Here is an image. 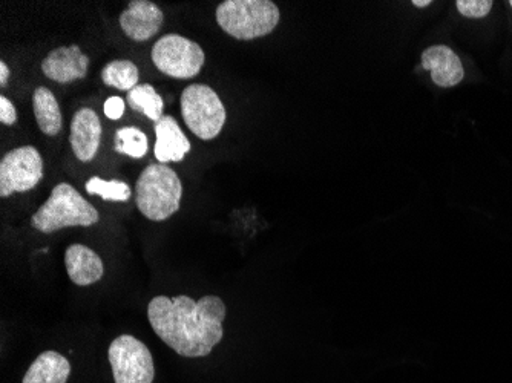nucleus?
<instances>
[{
    "mask_svg": "<svg viewBox=\"0 0 512 383\" xmlns=\"http://www.w3.org/2000/svg\"><path fill=\"white\" fill-rule=\"evenodd\" d=\"M43 178V158L34 146H20L0 161V197L34 189Z\"/></svg>",
    "mask_w": 512,
    "mask_h": 383,
    "instance_id": "8",
    "label": "nucleus"
},
{
    "mask_svg": "<svg viewBox=\"0 0 512 383\" xmlns=\"http://www.w3.org/2000/svg\"><path fill=\"white\" fill-rule=\"evenodd\" d=\"M138 79L140 73L137 65L131 60H114L102 69L103 83L120 91H132L138 86Z\"/></svg>",
    "mask_w": 512,
    "mask_h": 383,
    "instance_id": "18",
    "label": "nucleus"
},
{
    "mask_svg": "<svg viewBox=\"0 0 512 383\" xmlns=\"http://www.w3.org/2000/svg\"><path fill=\"white\" fill-rule=\"evenodd\" d=\"M126 103L122 97H117V95H112L105 102V115L109 118V120H120L125 114Z\"/></svg>",
    "mask_w": 512,
    "mask_h": 383,
    "instance_id": "22",
    "label": "nucleus"
},
{
    "mask_svg": "<svg viewBox=\"0 0 512 383\" xmlns=\"http://www.w3.org/2000/svg\"><path fill=\"white\" fill-rule=\"evenodd\" d=\"M126 102L131 106L132 111L142 112L149 120L157 123L163 117V109H165V102L161 99L157 89L149 83L135 86L132 91L128 92Z\"/></svg>",
    "mask_w": 512,
    "mask_h": 383,
    "instance_id": "17",
    "label": "nucleus"
},
{
    "mask_svg": "<svg viewBox=\"0 0 512 383\" xmlns=\"http://www.w3.org/2000/svg\"><path fill=\"white\" fill-rule=\"evenodd\" d=\"M413 5H416V7L419 8H425L428 7V5H431L430 0H414Z\"/></svg>",
    "mask_w": 512,
    "mask_h": 383,
    "instance_id": "25",
    "label": "nucleus"
},
{
    "mask_svg": "<svg viewBox=\"0 0 512 383\" xmlns=\"http://www.w3.org/2000/svg\"><path fill=\"white\" fill-rule=\"evenodd\" d=\"M108 359L115 383L154 382V357L149 348L131 334H122L111 342Z\"/></svg>",
    "mask_w": 512,
    "mask_h": 383,
    "instance_id": "7",
    "label": "nucleus"
},
{
    "mask_svg": "<svg viewBox=\"0 0 512 383\" xmlns=\"http://www.w3.org/2000/svg\"><path fill=\"white\" fill-rule=\"evenodd\" d=\"M226 305L218 296L194 301L189 296H155L148 305L152 330L183 357H206L224 336Z\"/></svg>",
    "mask_w": 512,
    "mask_h": 383,
    "instance_id": "1",
    "label": "nucleus"
},
{
    "mask_svg": "<svg viewBox=\"0 0 512 383\" xmlns=\"http://www.w3.org/2000/svg\"><path fill=\"white\" fill-rule=\"evenodd\" d=\"M151 57L158 71L178 80L197 77L206 60L203 48L180 34L161 37L155 42Z\"/></svg>",
    "mask_w": 512,
    "mask_h": 383,
    "instance_id": "6",
    "label": "nucleus"
},
{
    "mask_svg": "<svg viewBox=\"0 0 512 383\" xmlns=\"http://www.w3.org/2000/svg\"><path fill=\"white\" fill-rule=\"evenodd\" d=\"M509 5H511V7H512V0H511V2H509Z\"/></svg>",
    "mask_w": 512,
    "mask_h": 383,
    "instance_id": "26",
    "label": "nucleus"
},
{
    "mask_svg": "<svg viewBox=\"0 0 512 383\" xmlns=\"http://www.w3.org/2000/svg\"><path fill=\"white\" fill-rule=\"evenodd\" d=\"M422 66L431 71V79L440 88H453L465 77L462 62L450 46H430L422 54Z\"/></svg>",
    "mask_w": 512,
    "mask_h": 383,
    "instance_id": "13",
    "label": "nucleus"
},
{
    "mask_svg": "<svg viewBox=\"0 0 512 383\" xmlns=\"http://www.w3.org/2000/svg\"><path fill=\"white\" fill-rule=\"evenodd\" d=\"M65 266L69 279L79 287L96 284L105 275L102 258L83 244H73L66 249Z\"/></svg>",
    "mask_w": 512,
    "mask_h": 383,
    "instance_id": "14",
    "label": "nucleus"
},
{
    "mask_svg": "<svg viewBox=\"0 0 512 383\" xmlns=\"http://www.w3.org/2000/svg\"><path fill=\"white\" fill-rule=\"evenodd\" d=\"M493 5L491 0H457L456 2L459 13L470 19H482L488 16L493 10Z\"/></svg>",
    "mask_w": 512,
    "mask_h": 383,
    "instance_id": "21",
    "label": "nucleus"
},
{
    "mask_svg": "<svg viewBox=\"0 0 512 383\" xmlns=\"http://www.w3.org/2000/svg\"><path fill=\"white\" fill-rule=\"evenodd\" d=\"M71 376V364L57 351H45L28 368L22 383H66Z\"/></svg>",
    "mask_w": 512,
    "mask_h": 383,
    "instance_id": "15",
    "label": "nucleus"
},
{
    "mask_svg": "<svg viewBox=\"0 0 512 383\" xmlns=\"http://www.w3.org/2000/svg\"><path fill=\"white\" fill-rule=\"evenodd\" d=\"M33 111L40 131L48 137H56L63 128L62 111L51 89L40 86L34 91Z\"/></svg>",
    "mask_w": 512,
    "mask_h": 383,
    "instance_id": "16",
    "label": "nucleus"
},
{
    "mask_svg": "<svg viewBox=\"0 0 512 383\" xmlns=\"http://www.w3.org/2000/svg\"><path fill=\"white\" fill-rule=\"evenodd\" d=\"M10 66L5 62H0V86L4 88L7 86L8 80H10Z\"/></svg>",
    "mask_w": 512,
    "mask_h": 383,
    "instance_id": "24",
    "label": "nucleus"
},
{
    "mask_svg": "<svg viewBox=\"0 0 512 383\" xmlns=\"http://www.w3.org/2000/svg\"><path fill=\"white\" fill-rule=\"evenodd\" d=\"M88 68V56L83 54L77 45L59 46L42 62V73L45 74L46 79L62 85L85 79Z\"/></svg>",
    "mask_w": 512,
    "mask_h": 383,
    "instance_id": "10",
    "label": "nucleus"
},
{
    "mask_svg": "<svg viewBox=\"0 0 512 383\" xmlns=\"http://www.w3.org/2000/svg\"><path fill=\"white\" fill-rule=\"evenodd\" d=\"M149 143L145 132L134 126H125L115 132L114 149L119 154L128 155L131 158H143L148 152Z\"/></svg>",
    "mask_w": 512,
    "mask_h": 383,
    "instance_id": "19",
    "label": "nucleus"
},
{
    "mask_svg": "<svg viewBox=\"0 0 512 383\" xmlns=\"http://www.w3.org/2000/svg\"><path fill=\"white\" fill-rule=\"evenodd\" d=\"M155 137L157 141H155L154 154L160 163H178L191 152V141L184 135L177 120L171 115H163L155 123Z\"/></svg>",
    "mask_w": 512,
    "mask_h": 383,
    "instance_id": "12",
    "label": "nucleus"
},
{
    "mask_svg": "<svg viewBox=\"0 0 512 383\" xmlns=\"http://www.w3.org/2000/svg\"><path fill=\"white\" fill-rule=\"evenodd\" d=\"M163 22L165 14L149 0H132L120 14V27L134 42H146L157 36Z\"/></svg>",
    "mask_w": 512,
    "mask_h": 383,
    "instance_id": "9",
    "label": "nucleus"
},
{
    "mask_svg": "<svg viewBox=\"0 0 512 383\" xmlns=\"http://www.w3.org/2000/svg\"><path fill=\"white\" fill-rule=\"evenodd\" d=\"M69 141L77 160L89 163L96 158L102 143V123L94 109L82 108L74 114Z\"/></svg>",
    "mask_w": 512,
    "mask_h": 383,
    "instance_id": "11",
    "label": "nucleus"
},
{
    "mask_svg": "<svg viewBox=\"0 0 512 383\" xmlns=\"http://www.w3.org/2000/svg\"><path fill=\"white\" fill-rule=\"evenodd\" d=\"M85 189L89 195H99L103 200L114 201V203H126L132 195L131 187L125 181H106L100 177L89 178Z\"/></svg>",
    "mask_w": 512,
    "mask_h": 383,
    "instance_id": "20",
    "label": "nucleus"
},
{
    "mask_svg": "<svg viewBox=\"0 0 512 383\" xmlns=\"http://www.w3.org/2000/svg\"><path fill=\"white\" fill-rule=\"evenodd\" d=\"M279 14L270 0H226L217 8L221 30L238 40H253L273 33Z\"/></svg>",
    "mask_w": 512,
    "mask_h": 383,
    "instance_id": "4",
    "label": "nucleus"
},
{
    "mask_svg": "<svg viewBox=\"0 0 512 383\" xmlns=\"http://www.w3.org/2000/svg\"><path fill=\"white\" fill-rule=\"evenodd\" d=\"M17 117H19V115H17L13 103H11L5 95H2V97H0V123L7 126L16 125Z\"/></svg>",
    "mask_w": 512,
    "mask_h": 383,
    "instance_id": "23",
    "label": "nucleus"
},
{
    "mask_svg": "<svg viewBox=\"0 0 512 383\" xmlns=\"http://www.w3.org/2000/svg\"><path fill=\"white\" fill-rule=\"evenodd\" d=\"M99 221V210L68 183L57 184L31 218L34 229L42 233H54L65 227H91Z\"/></svg>",
    "mask_w": 512,
    "mask_h": 383,
    "instance_id": "3",
    "label": "nucleus"
},
{
    "mask_svg": "<svg viewBox=\"0 0 512 383\" xmlns=\"http://www.w3.org/2000/svg\"><path fill=\"white\" fill-rule=\"evenodd\" d=\"M184 123L201 140H214L226 123V108L211 86L194 83L184 89L180 99Z\"/></svg>",
    "mask_w": 512,
    "mask_h": 383,
    "instance_id": "5",
    "label": "nucleus"
},
{
    "mask_svg": "<svg viewBox=\"0 0 512 383\" xmlns=\"http://www.w3.org/2000/svg\"><path fill=\"white\" fill-rule=\"evenodd\" d=\"M183 184L168 164H149L135 184V201L140 212L151 221H165L178 212Z\"/></svg>",
    "mask_w": 512,
    "mask_h": 383,
    "instance_id": "2",
    "label": "nucleus"
}]
</instances>
